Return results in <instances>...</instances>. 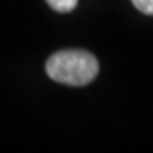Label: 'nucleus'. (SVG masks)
<instances>
[{
  "mask_svg": "<svg viewBox=\"0 0 153 153\" xmlns=\"http://www.w3.org/2000/svg\"><path fill=\"white\" fill-rule=\"evenodd\" d=\"M46 73L51 80L71 87L88 85L99 73L97 58L83 49H63L46 61Z\"/></svg>",
  "mask_w": 153,
  "mask_h": 153,
  "instance_id": "f257e3e1",
  "label": "nucleus"
},
{
  "mask_svg": "<svg viewBox=\"0 0 153 153\" xmlns=\"http://www.w3.org/2000/svg\"><path fill=\"white\" fill-rule=\"evenodd\" d=\"M131 2L140 12L146 16H153V0H131Z\"/></svg>",
  "mask_w": 153,
  "mask_h": 153,
  "instance_id": "7ed1b4c3",
  "label": "nucleus"
},
{
  "mask_svg": "<svg viewBox=\"0 0 153 153\" xmlns=\"http://www.w3.org/2000/svg\"><path fill=\"white\" fill-rule=\"evenodd\" d=\"M46 2L53 10H58V12H70L78 4V0H46Z\"/></svg>",
  "mask_w": 153,
  "mask_h": 153,
  "instance_id": "f03ea898",
  "label": "nucleus"
}]
</instances>
